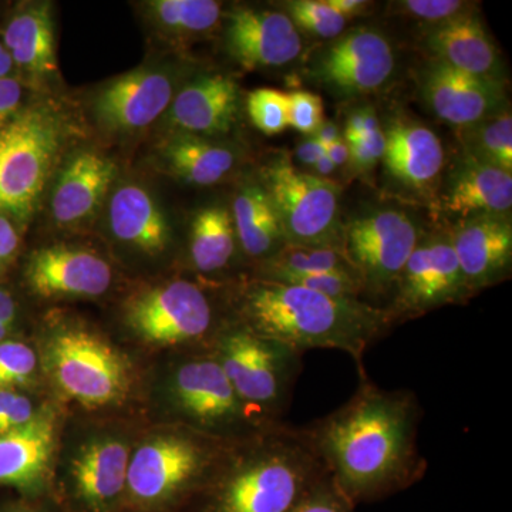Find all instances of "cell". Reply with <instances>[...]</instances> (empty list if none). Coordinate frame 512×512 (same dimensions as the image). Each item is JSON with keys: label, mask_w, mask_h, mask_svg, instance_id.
Listing matches in <instances>:
<instances>
[{"label": "cell", "mask_w": 512, "mask_h": 512, "mask_svg": "<svg viewBox=\"0 0 512 512\" xmlns=\"http://www.w3.org/2000/svg\"><path fill=\"white\" fill-rule=\"evenodd\" d=\"M19 248V235L5 215H0V271Z\"/></svg>", "instance_id": "obj_43"}, {"label": "cell", "mask_w": 512, "mask_h": 512, "mask_svg": "<svg viewBox=\"0 0 512 512\" xmlns=\"http://www.w3.org/2000/svg\"><path fill=\"white\" fill-rule=\"evenodd\" d=\"M224 450L214 441L192 434L154 437L130 457L128 497L137 507L156 508L201 490Z\"/></svg>", "instance_id": "obj_5"}, {"label": "cell", "mask_w": 512, "mask_h": 512, "mask_svg": "<svg viewBox=\"0 0 512 512\" xmlns=\"http://www.w3.org/2000/svg\"><path fill=\"white\" fill-rule=\"evenodd\" d=\"M37 356L29 345L15 340L0 342V389H12L32 382Z\"/></svg>", "instance_id": "obj_37"}, {"label": "cell", "mask_w": 512, "mask_h": 512, "mask_svg": "<svg viewBox=\"0 0 512 512\" xmlns=\"http://www.w3.org/2000/svg\"><path fill=\"white\" fill-rule=\"evenodd\" d=\"M6 512H39V511L35 510V508H30V507H16V508H12V510H9Z\"/></svg>", "instance_id": "obj_52"}, {"label": "cell", "mask_w": 512, "mask_h": 512, "mask_svg": "<svg viewBox=\"0 0 512 512\" xmlns=\"http://www.w3.org/2000/svg\"><path fill=\"white\" fill-rule=\"evenodd\" d=\"M215 355L256 430L282 423L302 372V353L235 323L214 340Z\"/></svg>", "instance_id": "obj_4"}, {"label": "cell", "mask_w": 512, "mask_h": 512, "mask_svg": "<svg viewBox=\"0 0 512 512\" xmlns=\"http://www.w3.org/2000/svg\"><path fill=\"white\" fill-rule=\"evenodd\" d=\"M16 394L18 393L12 389H0V416L5 413V410L8 409L10 403L15 400Z\"/></svg>", "instance_id": "obj_51"}, {"label": "cell", "mask_w": 512, "mask_h": 512, "mask_svg": "<svg viewBox=\"0 0 512 512\" xmlns=\"http://www.w3.org/2000/svg\"><path fill=\"white\" fill-rule=\"evenodd\" d=\"M12 66L13 62L12 59H10L8 50L0 43V77H8Z\"/></svg>", "instance_id": "obj_50"}, {"label": "cell", "mask_w": 512, "mask_h": 512, "mask_svg": "<svg viewBox=\"0 0 512 512\" xmlns=\"http://www.w3.org/2000/svg\"><path fill=\"white\" fill-rule=\"evenodd\" d=\"M227 47L244 69L258 70L292 63L303 43L286 13L242 8L229 15Z\"/></svg>", "instance_id": "obj_14"}, {"label": "cell", "mask_w": 512, "mask_h": 512, "mask_svg": "<svg viewBox=\"0 0 512 512\" xmlns=\"http://www.w3.org/2000/svg\"><path fill=\"white\" fill-rule=\"evenodd\" d=\"M124 320L127 328L148 345H190L211 335L214 308L200 286L173 281L127 299Z\"/></svg>", "instance_id": "obj_10"}, {"label": "cell", "mask_w": 512, "mask_h": 512, "mask_svg": "<svg viewBox=\"0 0 512 512\" xmlns=\"http://www.w3.org/2000/svg\"><path fill=\"white\" fill-rule=\"evenodd\" d=\"M384 163L392 177L412 188L429 187L444 164L440 138L420 124L397 123L384 133Z\"/></svg>", "instance_id": "obj_24"}, {"label": "cell", "mask_w": 512, "mask_h": 512, "mask_svg": "<svg viewBox=\"0 0 512 512\" xmlns=\"http://www.w3.org/2000/svg\"><path fill=\"white\" fill-rule=\"evenodd\" d=\"M26 276L32 291L45 298H97L113 281L110 265L101 256L69 247L33 252Z\"/></svg>", "instance_id": "obj_17"}, {"label": "cell", "mask_w": 512, "mask_h": 512, "mask_svg": "<svg viewBox=\"0 0 512 512\" xmlns=\"http://www.w3.org/2000/svg\"><path fill=\"white\" fill-rule=\"evenodd\" d=\"M419 397L360 376L348 403L306 426L330 477L357 507L407 490L426 476Z\"/></svg>", "instance_id": "obj_1"}, {"label": "cell", "mask_w": 512, "mask_h": 512, "mask_svg": "<svg viewBox=\"0 0 512 512\" xmlns=\"http://www.w3.org/2000/svg\"><path fill=\"white\" fill-rule=\"evenodd\" d=\"M313 167H315V170L318 171L319 175H322V178L328 177V175L332 174L336 168L335 164H333L332 160L328 157V154L320 157Z\"/></svg>", "instance_id": "obj_49"}, {"label": "cell", "mask_w": 512, "mask_h": 512, "mask_svg": "<svg viewBox=\"0 0 512 512\" xmlns=\"http://www.w3.org/2000/svg\"><path fill=\"white\" fill-rule=\"evenodd\" d=\"M239 325L305 353L342 350L365 375L363 357L393 328L386 308L360 299H333L295 285L256 278L239 295Z\"/></svg>", "instance_id": "obj_2"}, {"label": "cell", "mask_w": 512, "mask_h": 512, "mask_svg": "<svg viewBox=\"0 0 512 512\" xmlns=\"http://www.w3.org/2000/svg\"><path fill=\"white\" fill-rule=\"evenodd\" d=\"M286 16L296 29L323 39L339 37L346 26V20L326 0H291L286 2Z\"/></svg>", "instance_id": "obj_34"}, {"label": "cell", "mask_w": 512, "mask_h": 512, "mask_svg": "<svg viewBox=\"0 0 512 512\" xmlns=\"http://www.w3.org/2000/svg\"><path fill=\"white\" fill-rule=\"evenodd\" d=\"M16 319V303L8 292L0 289V325L12 328Z\"/></svg>", "instance_id": "obj_46"}, {"label": "cell", "mask_w": 512, "mask_h": 512, "mask_svg": "<svg viewBox=\"0 0 512 512\" xmlns=\"http://www.w3.org/2000/svg\"><path fill=\"white\" fill-rule=\"evenodd\" d=\"M313 138L322 144L323 147L328 148L340 138L339 128L335 124L329 123V121H323L322 126L318 128Z\"/></svg>", "instance_id": "obj_48"}, {"label": "cell", "mask_w": 512, "mask_h": 512, "mask_svg": "<svg viewBox=\"0 0 512 512\" xmlns=\"http://www.w3.org/2000/svg\"><path fill=\"white\" fill-rule=\"evenodd\" d=\"M130 450L123 441H90L74 457V491L92 512H109L126 491Z\"/></svg>", "instance_id": "obj_21"}, {"label": "cell", "mask_w": 512, "mask_h": 512, "mask_svg": "<svg viewBox=\"0 0 512 512\" xmlns=\"http://www.w3.org/2000/svg\"><path fill=\"white\" fill-rule=\"evenodd\" d=\"M150 9L165 29L185 35L210 32L221 18V5L214 0H156Z\"/></svg>", "instance_id": "obj_33"}, {"label": "cell", "mask_w": 512, "mask_h": 512, "mask_svg": "<svg viewBox=\"0 0 512 512\" xmlns=\"http://www.w3.org/2000/svg\"><path fill=\"white\" fill-rule=\"evenodd\" d=\"M238 110L237 83L224 74H212L187 84L174 97L168 120L191 136H215L234 127Z\"/></svg>", "instance_id": "obj_20"}, {"label": "cell", "mask_w": 512, "mask_h": 512, "mask_svg": "<svg viewBox=\"0 0 512 512\" xmlns=\"http://www.w3.org/2000/svg\"><path fill=\"white\" fill-rule=\"evenodd\" d=\"M426 45L436 60L460 72L500 80L497 50L473 12L439 23L430 30Z\"/></svg>", "instance_id": "obj_23"}, {"label": "cell", "mask_w": 512, "mask_h": 512, "mask_svg": "<svg viewBox=\"0 0 512 512\" xmlns=\"http://www.w3.org/2000/svg\"><path fill=\"white\" fill-rule=\"evenodd\" d=\"M268 281L295 285L333 299H360L363 286L359 276L346 272H318V274H279L266 276Z\"/></svg>", "instance_id": "obj_35"}, {"label": "cell", "mask_w": 512, "mask_h": 512, "mask_svg": "<svg viewBox=\"0 0 512 512\" xmlns=\"http://www.w3.org/2000/svg\"><path fill=\"white\" fill-rule=\"evenodd\" d=\"M237 241L234 221L227 208H202L191 225L192 264L202 274L222 271L234 258Z\"/></svg>", "instance_id": "obj_30"}, {"label": "cell", "mask_w": 512, "mask_h": 512, "mask_svg": "<svg viewBox=\"0 0 512 512\" xmlns=\"http://www.w3.org/2000/svg\"><path fill=\"white\" fill-rule=\"evenodd\" d=\"M326 154H328L332 163L335 164V167L345 165L350 158L349 144L346 143L345 138L340 137L332 146L326 148Z\"/></svg>", "instance_id": "obj_47"}, {"label": "cell", "mask_w": 512, "mask_h": 512, "mask_svg": "<svg viewBox=\"0 0 512 512\" xmlns=\"http://www.w3.org/2000/svg\"><path fill=\"white\" fill-rule=\"evenodd\" d=\"M59 146V127L45 111H25L0 128V215L29 217Z\"/></svg>", "instance_id": "obj_8"}, {"label": "cell", "mask_w": 512, "mask_h": 512, "mask_svg": "<svg viewBox=\"0 0 512 512\" xmlns=\"http://www.w3.org/2000/svg\"><path fill=\"white\" fill-rule=\"evenodd\" d=\"M423 96L439 119L466 128L504 106L500 80L485 79L434 60L423 74Z\"/></svg>", "instance_id": "obj_15"}, {"label": "cell", "mask_w": 512, "mask_h": 512, "mask_svg": "<svg viewBox=\"0 0 512 512\" xmlns=\"http://www.w3.org/2000/svg\"><path fill=\"white\" fill-rule=\"evenodd\" d=\"M231 215L239 245L251 258L264 262L285 247L281 222L262 185H245L235 197Z\"/></svg>", "instance_id": "obj_28"}, {"label": "cell", "mask_w": 512, "mask_h": 512, "mask_svg": "<svg viewBox=\"0 0 512 512\" xmlns=\"http://www.w3.org/2000/svg\"><path fill=\"white\" fill-rule=\"evenodd\" d=\"M249 440L221 456L202 487V512H293L330 476L306 427L279 423Z\"/></svg>", "instance_id": "obj_3"}, {"label": "cell", "mask_w": 512, "mask_h": 512, "mask_svg": "<svg viewBox=\"0 0 512 512\" xmlns=\"http://www.w3.org/2000/svg\"><path fill=\"white\" fill-rule=\"evenodd\" d=\"M450 239L464 281L473 295L510 276L512 224L507 215H483L461 221Z\"/></svg>", "instance_id": "obj_16"}, {"label": "cell", "mask_w": 512, "mask_h": 512, "mask_svg": "<svg viewBox=\"0 0 512 512\" xmlns=\"http://www.w3.org/2000/svg\"><path fill=\"white\" fill-rule=\"evenodd\" d=\"M461 130L466 160L512 173V117L507 107Z\"/></svg>", "instance_id": "obj_31"}, {"label": "cell", "mask_w": 512, "mask_h": 512, "mask_svg": "<svg viewBox=\"0 0 512 512\" xmlns=\"http://www.w3.org/2000/svg\"><path fill=\"white\" fill-rule=\"evenodd\" d=\"M163 157L177 177L195 185L218 183L235 167L234 151L191 134L167 141Z\"/></svg>", "instance_id": "obj_29"}, {"label": "cell", "mask_w": 512, "mask_h": 512, "mask_svg": "<svg viewBox=\"0 0 512 512\" xmlns=\"http://www.w3.org/2000/svg\"><path fill=\"white\" fill-rule=\"evenodd\" d=\"M56 446V419L50 410L0 436V484L26 493L42 490Z\"/></svg>", "instance_id": "obj_19"}, {"label": "cell", "mask_w": 512, "mask_h": 512, "mask_svg": "<svg viewBox=\"0 0 512 512\" xmlns=\"http://www.w3.org/2000/svg\"><path fill=\"white\" fill-rule=\"evenodd\" d=\"M346 143L349 144V161L357 171H367L375 167L386 150V137L382 128L366 136L346 140Z\"/></svg>", "instance_id": "obj_41"}, {"label": "cell", "mask_w": 512, "mask_h": 512, "mask_svg": "<svg viewBox=\"0 0 512 512\" xmlns=\"http://www.w3.org/2000/svg\"><path fill=\"white\" fill-rule=\"evenodd\" d=\"M249 119L266 136L284 133L289 127L288 94L275 89H256L247 100Z\"/></svg>", "instance_id": "obj_36"}, {"label": "cell", "mask_w": 512, "mask_h": 512, "mask_svg": "<svg viewBox=\"0 0 512 512\" xmlns=\"http://www.w3.org/2000/svg\"><path fill=\"white\" fill-rule=\"evenodd\" d=\"M22 101V86L12 77H0V126L18 111Z\"/></svg>", "instance_id": "obj_42"}, {"label": "cell", "mask_w": 512, "mask_h": 512, "mask_svg": "<svg viewBox=\"0 0 512 512\" xmlns=\"http://www.w3.org/2000/svg\"><path fill=\"white\" fill-rule=\"evenodd\" d=\"M325 154L326 147L318 143L315 138H309V140L303 141V143L299 144L298 148H296V157H298L299 163L312 165V167L316 164V161H318L320 157L325 156Z\"/></svg>", "instance_id": "obj_45"}, {"label": "cell", "mask_w": 512, "mask_h": 512, "mask_svg": "<svg viewBox=\"0 0 512 512\" xmlns=\"http://www.w3.org/2000/svg\"><path fill=\"white\" fill-rule=\"evenodd\" d=\"M178 410L208 436H247L255 431L214 348L181 363L173 377Z\"/></svg>", "instance_id": "obj_12"}, {"label": "cell", "mask_w": 512, "mask_h": 512, "mask_svg": "<svg viewBox=\"0 0 512 512\" xmlns=\"http://www.w3.org/2000/svg\"><path fill=\"white\" fill-rule=\"evenodd\" d=\"M420 238L412 218L394 208L369 212L343 228V252L362 282L363 293H393Z\"/></svg>", "instance_id": "obj_9"}, {"label": "cell", "mask_w": 512, "mask_h": 512, "mask_svg": "<svg viewBox=\"0 0 512 512\" xmlns=\"http://www.w3.org/2000/svg\"><path fill=\"white\" fill-rule=\"evenodd\" d=\"M471 296L450 235L421 237L404 265L386 311L396 326L443 306L460 305Z\"/></svg>", "instance_id": "obj_11"}, {"label": "cell", "mask_w": 512, "mask_h": 512, "mask_svg": "<svg viewBox=\"0 0 512 512\" xmlns=\"http://www.w3.org/2000/svg\"><path fill=\"white\" fill-rule=\"evenodd\" d=\"M399 6L413 18L434 22L437 25L470 10V3L460 0H406L400 2Z\"/></svg>", "instance_id": "obj_39"}, {"label": "cell", "mask_w": 512, "mask_h": 512, "mask_svg": "<svg viewBox=\"0 0 512 512\" xmlns=\"http://www.w3.org/2000/svg\"><path fill=\"white\" fill-rule=\"evenodd\" d=\"M511 207L512 173L466 160L451 178L446 210L461 221L507 215Z\"/></svg>", "instance_id": "obj_25"}, {"label": "cell", "mask_w": 512, "mask_h": 512, "mask_svg": "<svg viewBox=\"0 0 512 512\" xmlns=\"http://www.w3.org/2000/svg\"><path fill=\"white\" fill-rule=\"evenodd\" d=\"M289 126L302 134H315L323 123V103L318 94H288Z\"/></svg>", "instance_id": "obj_38"}, {"label": "cell", "mask_w": 512, "mask_h": 512, "mask_svg": "<svg viewBox=\"0 0 512 512\" xmlns=\"http://www.w3.org/2000/svg\"><path fill=\"white\" fill-rule=\"evenodd\" d=\"M10 59L26 72L46 76L57 70L55 25L47 3L16 13L3 36Z\"/></svg>", "instance_id": "obj_27"}, {"label": "cell", "mask_w": 512, "mask_h": 512, "mask_svg": "<svg viewBox=\"0 0 512 512\" xmlns=\"http://www.w3.org/2000/svg\"><path fill=\"white\" fill-rule=\"evenodd\" d=\"M330 8L338 12L343 19L348 22L349 19L356 18L357 15H362L370 3L365 0H326Z\"/></svg>", "instance_id": "obj_44"}, {"label": "cell", "mask_w": 512, "mask_h": 512, "mask_svg": "<svg viewBox=\"0 0 512 512\" xmlns=\"http://www.w3.org/2000/svg\"><path fill=\"white\" fill-rule=\"evenodd\" d=\"M355 508L329 476L293 512H355Z\"/></svg>", "instance_id": "obj_40"}, {"label": "cell", "mask_w": 512, "mask_h": 512, "mask_svg": "<svg viewBox=\"0 0 512 512\" xmlns=\"http://www.w3.org/2000/svg\"><path fill=\"white\" fill-rule=\"evenodd\" d=\"M117 167L94 151H80L66 164L52 197L57 224L72 225L86 220L99 207L116 178Z\"/></svg>", "instance_id": "obj_22"}, {"label": "cell", "mask_w": 512, "mask_h": 512, "mask_svg": "<svg viewBox=\"0 0 512 512\" xmlns=\"http://www.w3.org/2000/svg\"><path fill=\"white\" fill-rule=\"evenodd\" d=\"M346 272L356 274L342 249L295 247L285 245L272 258L262 262L258 278L279 274H318Z\"/></svg>", "instance_id": "obj_32"}, {"label": "cell", "mask_w": 512, "mask_h": 512, "mask_svg": "<svg viewBox=\"0 0 512 512\" xmlns=\"http://www.w3.org/2000/svg\"><path fill=\"white\" fill-rule=\"evenodd\" d=\"M396 67L389 40L372 28H356L339 36L318 63V76L340 96L375 92Z\"/></svg>", "instance_id": "obj_13"}, {"label": "cell", "mask_w": 512, "mask_h": 512, "mask_svg": "<svg viewBox=\"0 0 512 512\" xmlns=\"http://www.w3.org/2000/svg\"><path fill=\"white\" fill-rule=\"evenodd\" d=\"M174 99L173 80L153 69H138L111 82L97 96L94 113L111 130H140L154 123Z\"/></svg>", "instance_id": "obj_18"}, {"label": "cell", "mask_w": 512, "mask_h": 512, "mask_svg": "<svg viewBox=\"0 0 512 512\" xmlns=\"http://www.w3.org/2000/svg\"><path fill=\"white\" fill-rule=\"evenodd\" d=\"M262 187L278 214L286 245L343 251L338 185L279 160L266 168Z\"/></svg>", "instance_id": "obj_7"}, {"label": "cell", "mask_w": 512, "mask_h": 512, "mask_svg": "<svg viewBox=\"0 0 512 512\" xmlns=\"http://www.w3.org/2000/svg\"><path fill=\"white\" fill-rule=\"evenodd\" d=\"M9 328H6V326L0 325V342H3L5 340L6 336H8Z\"/></svg>", "instance_id": "obj_53"}, {"label": "cell", "mask_w": 512, "mask_h": 512, "mask_svg": "<svg viewBox=\"0 0 512 512\" xmlns=\"http://www.w3.org/2000/svg\"><path fill=\"white\" fill-rule=\"evenodd\" d=\"M45 366L57 387L87 409L123 403L130 392L127 357L90 330L53 333L45 346Z\"/></svg>", "instance_id": "obj_6"}, {"label": "cell", "mask_w": 512, "mask_h": 512, "mask_svg": "<svg viewBox=\"0 0 512 512\" xmlns=\"http://www.w3.org/2000/svg\"><path fill=\"white\" fill-rule=\"evenodd\" d=\"M111 232L124 244L156 255L170 242V227L154 198L140 185L127 184L111 197Z\"/></svg>", "instance_id": "obj_26"}]
</instances>
